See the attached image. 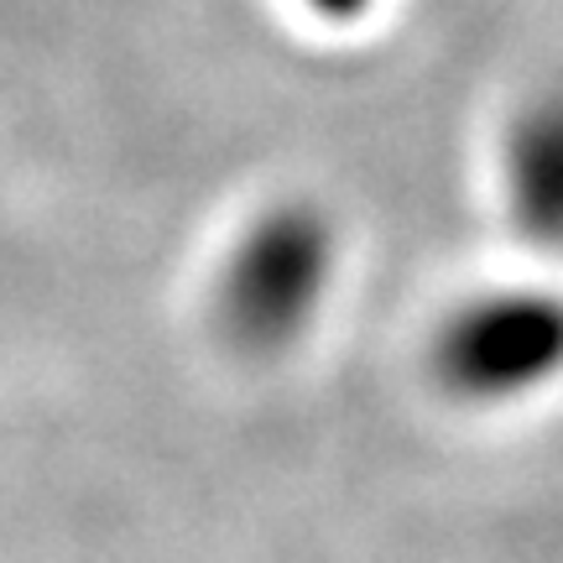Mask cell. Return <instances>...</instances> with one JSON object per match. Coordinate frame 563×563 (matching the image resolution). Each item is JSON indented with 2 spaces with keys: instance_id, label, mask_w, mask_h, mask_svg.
Segmentation results:
<instances>
[{
  "instance_id": "6da1fadb",
  "label": "cell",
  "mask_w": 563,
  "mask_h": 563,
  "mask_svg": "<svg viewBox=\"0 0 563 563\" xmlns=\"http://www.w3.org/2000/svg\"><path fill=\"white\" fill-rule=\"evenodd\" d=\"M340 272V235L319 203L287 199L245 224L235 251L224 256L214 313L224 334L251 350H287L298 344L329 302Z\"/></svg>"
},
{
  "instance_id": "7a4b0ae2",
  "label": "cell",
  "mask_w": 563,
  "mask_h": 563,
  "mask_svg": "<svg viewBox=\"0 0 563 563\" xmlns=\"http://www.w3.org/2000/svg\"><path fill=\"white\" fill-rule=\"evenodd\" d=\"M433 376L454 402H527L563 376V292L496 287L464 298L433 334Z\"/></svg>"
},
{
  "instance_id": "3957f363",
  "label": "cell",
  "mask_w": 563,
  "mask_h": 563,
  "mask_svg": "<svg viewBox=\"0 0 563 563\" xmlns=\"http://www.w3.org/2000/svg\"><path fill=\"white\" fill-rule=\"evenodd\" d=\"M501 199L522 241L563 251V79L511 110L501 131Z\"/></svg>"
},
{
  "instance_id": "277c9868",
  "label": "cell",
  "mask_w": 563,
  "mask_h": 563,
  "mask_svg": "<svg viewBox=\"0 0 563 563\" xmlns=\"http://www.w3.org/2000/svg\"><path fill=\"white\" fill-rule=\"evenodd\" d=\"M292 5H298L313 26L350 32V26H365V21H371V11H376L382 0H292Z\"/></svg>"
}]
</instances>
